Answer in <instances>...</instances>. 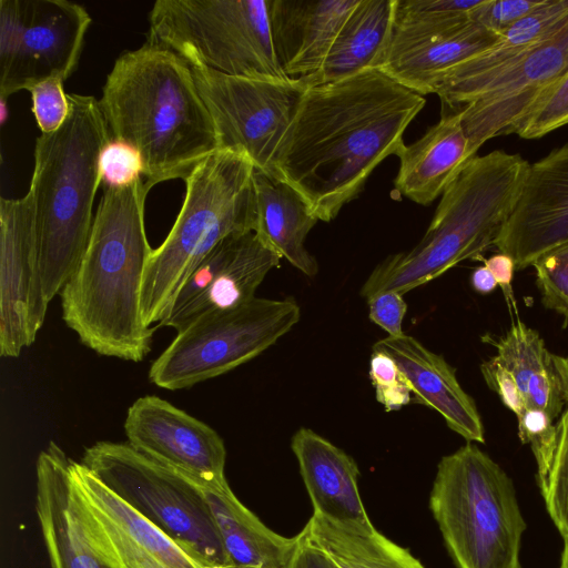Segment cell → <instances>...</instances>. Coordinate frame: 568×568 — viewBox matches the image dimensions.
Listing matches in <instances>:
<instances>
[{"instance_id":"obj_1","label":"cell","mask_w":568,"mask_h":568,"mask_svg":"<svg viewBox=\"0 0 568 568\" xmlns=\"http://www.w3.org/2000/svg\"><path fill=\"white\" fill-rule=\"evenodd\" d=\"M425 98L379 69L307 88L273 159V178L292 186L312 214L329 222L372 172L405 146Z\"/></svg>"},{"instance_id":"obj_2","label":"cell","mask_w":568,"mask_h":568,"mask_svg":"<svg viewBox=\"0 0 568 568\" xmlns=\"http://www.w3.org/2000/svg\"><path fill=\"white\" fill-rule=\"evenodd\" d=\"M144 178L104 189L79 266L60 292L62 318L95 353L141 362L155 327L144 324L142 284L152 248L144 224Z\"/></svg>"},{"instance_id":"obj_3","label":"cell","mask_w":568,"mask_h":568,"mask_svg":"<svg viewBox=\"0 0 568 568\" xmlns=\"http://www.w3.org/2000/svg\"><path fill=\"white\" fill-rule=\"evenodd\" d=\"M99 104L111 138L140 152L151 187L185 180L220 150L192 67L160 44L146 41L124 51L106 75Z\"/></svg>"},{"instance_id":"obj_4","label":"cell","mask_w":568,"mask_h":568,"mask_svg":"<svg viewBox=\"0 0 568 568\" xmlns=\"http://www.w3.org/2000/svg\"><path fill=\"white\" fill-rule=\"evenodd\" d=\"M68 98L67 121L58 131L37 138L28 192L48 302L60 294L88 246L101 183L99 158L111 139L94 97L69 93Z\"/></svg>"},{"instance_id":"obj_5","label":"cell","mask_w":568,"mask_h":568,"mask_svg":"<svg viewBox=\"0 0 568 568\" xmlns=\"http://www.w3.org/2000/svg\"><path fill=\"white\" fill-rule=\"evenodd\" d=\"M528 168L520 154L503 150L474 156L443 193L420 241L378 263L361 296L404 295L465 260L480 257L510 216Z\"/></svg>"},{"instance_id":"obj_6","label":"cell","mask_w":568,"mask_h":568,"mask_svg":"<svg viewBox=\"0 0 568 568\" xmlns=\"http://www.w3.org/2000/svg\"><path fill=\"white\" fill-rule=\"evenodd\" d=\"M254 172L244 153L221 149L186 176L181 210L145 267L141 310L146 326L166 317L189 276L219 243L254 231Z\"/></svg>"},{"instance_id":"obj_7","label":"cell","mask_w":568,"mask_h":568,"mask_svg":"<svg viewBox=\"0 0 568 568\" xmlns=\"http://www.w3.org/2000/svg\"><path fill=\"white\" fill-rule=\"evenodd\" d=\"M429 509L456 568H521L526 521L514 483L476 444L440 459Z\"/></svg>"},{"instance_id":"obj_8","label":"cell","mask_w":568,"mask_h":568,"mask_svg":"<svg viewBox=\"0 0 568 568\" xmlns=\"http://www.w3.org/2000/svg\"><path fill=\"white\" fill-rule=\"evenodd\" d=\"M150 42L191 67L229 75L287 79L270 24V0H158L149 14Z\"/></svg>"},{"instance_id":"obj_9","label":"cell","mask_w":568,"mask_h":568,"mask_svg":"<svg viewBox=\"0 0 568 568\" xmlns=\"http://www.w3.org/2000/svg\"><path fill=\"white\" fill-rule=\"evenodd\" d=\"M121 500L186 550L232 567L201 486L128 443L97 442L80 462Z\"/></svg>"},{"instance_id":"obj_10","label":"cell","mask_w":568,"mask_h":568,"mask_svg":"<svg viewBox=\"0 0 568 568\" xmlns=\"http://www.w3.org/2000/svg\"><path fill=\"white\" fill-rule=\"evenodd\" d=\"M301 317L292 297H254L204 315L178 335L149 369L160 388L176 390L225 374L253 359L288 333Z\"/></svg>"},{"instance_id":"obj_11","label":"cell","mask_w":568,"mask_h":568,"mask_svg":"<svg viewBox=\"0 0 568 568\" xmlns=\"http://www.w3.org/2000/svg\"><path fill=\"white\" fill-rule=\"evenodd\" d=\"M91 23L68 0H0V99L75 70Z\"/></svg>"},{"instance_id":"obj_12","label":"cell","mask_w":568,"mask_h":568,"mask_svg":"<svg viewBox=\"0 0 568 568\" xmlns=\"http://www.w3.org/2000/svg\"><path fill=\"white\" fill-rule=\"evenodd\" d=\"M214 123L219 149L244 153L256 171L273 175V159L306 87L298 79L229 75L192 67Z\"/></svg>"},{"instance_id":"obj_13","label":"cell","mask_w":568,"mask_h":568,"mask_svg":"<svg viewBox=\"0 0 568 568\" xmlns=\"http://www.w3.org/2000/svg\"><path fill=\"white\" fill-rule=\"evenodd\" d=\"M71 491L83 529L113 568H232L186 550L70 458Z\"/></svg>"},{"instance_id":"obj_14","label":"cell","mask_w":568,"mask_h":568,"mask_svg":"<svg viewBox=\"0 0 568 568\" xmlns=\"http://www.w3.org/2000/svg\"><path fill=\"white\" fill-rule=\"evenodd\" d=\"M468 13L416 11L397 0L393 30L378 69L423 97L435 93L447 71L487 50L500 37L471 21Z\"/></svg>"},{"instance_id":"obj_15","label":"cell","mask_w":568,"mask_h":568,"mask_svg":"<svg viewBox=\"0 0 568 568\" xmlns=\"http://www.w3.org/2000/svg\"><path fill=\"white\" fill-rule=\"evenodd\" d=\"M568 71V20L485 82L459 111L471 148L510 134L531 105Z\"/></svg>"},{"instance_id":"obj_16","label":"cell","mask_w":568,"mask_h":568,"mask_svg":"<svg viewBox=\"0 0 568 568\" xmlns=\"http://www.w3.org/2000/svg\"><path fill=\"white\" fill-rule=\"evenodd\" d=\"M42 287L30 195L0 200V355L18 357L43 325Z\"/></svg>"},{"instance_id":"obj_17","label":"cell","mask_w":568,"mask_h":568,"mask_svg":"<svg viewBox=\"0 0 568 568\" xmlns=\"http://www.w3.org/2000/svg\"><path fill=\"white\" fill-rule=\"evenodd\" d=\"M281 258L254 231L225 237L189 276L160 325L180 332L204 315L252 301Z\"/></svg>"},{"instance_id":"obj_18","label":"cell","mask_w":568,"mask_h":568,"mask_svg":"<svg viewBox=\"0 0 568 568\" xmlns=\"http://www.w3.org/2000/svg\"><path fill=\"white\" fill-rule=\"evenodd\" d=\"M124 433L134 449L182 474L209 484L226 481L222 437L159 396H142L129 407Z\"/></svg>"},{"instance_id":"obj_19","label":"cell","mask_w":568,"mask_h":568,"mask_svg":"<svg viewBox=\"0 0 568 568\" xmlns=\"http://www.w3.org/2000/svg\"><path fill=\"white\" fill-rule=\"evenodd\" d=\"M568 243V142L529 168L495 246L516 270L532 266L545 253Z\"/></svg>"},{"instance_id":"obj_20","label":"cell","mask_w":568,"mask_h":568,"mask_svg":"<svg viewBox=\"0 0 568 568\" xmlns=\"http://www.w3.org/2000/svg\"><path fill=\"white\" fill-rule=\"evenodd\" d=\"M36 511L51 568H113L92 546L71 491L70 458L54 442L36 463Z\"/></svg>"},{"instance_id":"obj_21","label":"cell","mask_w":568,"mask_h":568,"mask_svg":"<svg viewBox=\"0 0 568 568\" xmlns=\"http://www.w3.org/2000/svg\"><path fill=\"white\" fill-rule=\"evenodd\" d=\"M291 448L310 495L313 514L348 530L375 529L358 490L359 469L344 450L310 428H300Z\"/></svg>"},{"instance_id":"obj_22","label":"cell","mask_w":568,"mask_h":568,"mask_svg":"<svg viewBox=\"0 0 568 568\" xmlns=\"http://www.w3.org/2000/svg\"><path fill=\"white\" fill-rule=\"evenodd\" d=\"M393 357L409 383L413 400L439 413L447 426L468 443H485L474 399L460 386L446 359L409 335L387 336L373 346Z\"/></svg>"},{"instance_id":"obj_23","label":"cell","mask_w":568,"mask_h":568,"mask_svg":"<svg viewBox=\"0 0 568 568\" xmlns=\"http://www.w3.org/2000/svg\"><path fill=\"white\" fill-rule=\"evenodd\" d=\"M359 0H270L274 49L292 79L315 73Z\"/></svg>"},{"instance_id":"obj_24","label":"cell","mask_w":568,"mask_h":568,"mask_svg":"<svg viewBox=\"0 0 568 568\" xmlns=\"http://www.w3.org/2000/svg\"><path fill=\"white\" fill-rule=\"evenodd\" d=\"M567 20L568 0H542L536 9L503 31L494 45L442 77L435 93L442 101L443 112L460 111L493 75Z\"/></svg>"},{"instance_id":"obj_25","label":"cell","mask_w":568,"mask_h":568,"mask_svg":"<svg viewBox=\"0 0 568 568\" xmlns=\"http://www.w3.org/2000/svg\"><path fill=\"white\" fill-rule=\"evenodd\" d=\"M462 122V113L442 112L440 120L414 143L403 148L396 190L410 201L428 205L476 156Z\"/></svg>"},{"instance_id":"obj_26","label":"cell","mask_w":568,"mask_h":568,"mask_svg":"<svg viewBox=\"0 0 568 568\" xmlns=\"http://www.w3.org/2000/svg\"><path fill=\"white\" fill-rule=\"evenodd\" d=\"M495 347L493 358L510 375L525 407L541 409L557 422L568 405V357L551 353L520 320Z\"/></svg>"},{"instance_id":"obj_27","label":"cell","mask_w":568,"mask_h":568,"mask_svg":"<svg viewBox=\"0 0 568 568\" xmlns=\"http://www.w3.org/2000/svg\"><path fill=\"white\" fill-rule=\"evenodd\" d=\"M397 0H359L342 24L321 68L297 78L313 88L378 69L393 30Z\"/></svg>"},{"instance_id":"obj_28","label":"cell","mask_w":568,"mask_h":568,"mask_svg":"<svg viewBox=\"0 0 568 568\" xmlns=\"http://www.w3.org/2000/svg\"><path fill=\"white\" fill-rule=\"evenodd\" d=\"M194 480L204 493L234 568L286 566L294 550L296 536L287 538L266 527L239 500L227 480L219 484Z\"/></svg>"},{"instance_id":"obj_29","label":"cell","mask_w":568,"mask_h":568,"mask_svg":"<svg viewBox=\"0 0 568 568\" xmlns=\"http://www.w3.org/2000/svg\"><path fill=\"white\" fill-rule=\"evenodd\" d=\"M256 223L254 232L281 257L307 276L318 272L316 258L304 242L317 223L307 203L292 186L260 171L254 172Z\"/></svg>"},{"instance_id":"obj_30","label":"cell","mask_w":568,"mask_h":568,"mask_svg":"<svg viewBox=\"0 0 568 568\" xmlns=\"http://www.w3.org/2000/svg\"><path fill=\"white\" fill-rule=\"evenodd\" d=\"M310 538L338 568H425L407 549L376 529L342 528L313 514L305 525Z\"/></svg>"},{"instance_id":"obj_31","label":"cell","mask_w":568,"mask_h":568,"mask_svg":"<svg viewBox=\"0 0 568 568\" xmlns=\"http://www.w3.org/2000/svg\"><path fill=\"white\" fill-rule=\"evenodd\" d=\"M557 443L545 478L538 483L546 510L562 539H568V405L556 422Z\"/></svg>"},{"instance_id":"obj_32","label":"cell","mask_w":568,"mask_h":568,"mask_svg":"<svg viewBox=\"0 0 568 568\" xmlns=\"http://www.w3.org/2000/svg\"><path fill=\"white\" fill-rule=\"evenodd\" d=\"M568 124V71L531 105L510 134L539 139Z\"/></svg>"},{"instance_id":"obj_33","label":"cell","mask_w":568,"mask_h":568,"mask_svg":"<svg viewBox=\"0 0 568 568\" xmlns=\"http://www.w3.org/2000/svg\"><path fill=\"white\" fill-rule=\"evenodd\" d=\"M532 266L545 307L568 318V243L545 253Z\"/></svg>"},{"instance_id":"obj_34","label":"cell","mask_w":568,"mask_h":568,"mask_svg":"<svg viewBox=\"0 0 568 568\" xmlns=\"http://www.w3.org/2000/svg\"><path fill=\"white\" fill-rule=\"evenodd\" d=\"M369 378L376 400L386 412L398 410L412 400V389L405 375L384 351L373 348L369 359Z\"/></svg>"},{"instance_id":"obj_35","label":"cell","mask_w":568,"mask_h":568,"mask_svg":"<svg viewBox=\"0 0 568 568\" xmlns=\"http://www.w3.org/2000/svg\"><path fill=\"white\" fill-rule=\"evenodd\" d=\"M517 419L518 436L523 444L530 445L536 460L538 484L545 478L555 453L556 423L547 413L536 408H525L517 415Z\"/></svg>"},{"instance_id":"obj_36","label":"cell","mask_w":568,"mask_h":568,"mask_svg":"<svg viewBox=\"0 0 568 568\" xmlns=\"http://www.w3.org/2000/svg\"><path fill=\"white\" fill-rule=\"evenodd\" d=\"M144 171L140 152L125 142L111 138L100 153L99 173L104 189L131 185L143 178Z\"/></svg>"},{"instance_id":"obj_37","label":"cell","mask_w":568,"mask_h":568,"mask_svg":"<svg viewBox=\"0 0 568 568\" xmlns=\"http://www.w3.org/2000/svg\"><path fill=\"white\" fill-rule=\"evenodd\" d=\"M63 82L61 79L52 78L29 90L32 113L42 133L58 131L69 116L70 103L63 89Z\"/></svg>"},{"instance_id":"obj_38","label":"cell","mask_w":568,"mask_h":568,"mask_svg":"<svg viewBox=\"0 0 568 568\" xmlns=\"http://www.w3.org/2000/svg\"><path fill=\"white\" fill-rule=\"evenodd\" d=\"M542 0H483L469 11L471 21L501 33L536 9Z\"/></svg>"},{"instance_id":"obj_39","label":"cell","mask_w":568,"mask_h":568,"mask_svg":"<svg viewBox=\"0 0 568 568\" xmlns=\"http://www.w3.org/2000/svg\"><path fill=\"white\" fill-rule=\"evenodd\" d=\"M368 317L388 333V336H402L403 320L407 304L397 292H384L367 298Z\"/></svg>"},{"instance_id":"obj_40","label":"cell","mask_w":568,"mask_h":568,"mask_svg":"<svg viewBox=\"0 0 568 568\" xmlns=\"http://www.w3.org/2000/svg\"><path fill=\"white\" fill-rule=\"evenodd\" d=\"M284 568H338V566L312 541L304 527L296 535L294 550Z\"/></svg>"},{"instance_id":"obj_41","label":"cell","mask_w":568,"mask_h":568,"mask_svg":"<svg viewBox=\"0 0 568 568\" xmlns=\"http://www.w3.org/2000/svg\"><path fill=\"white\" fill-rule=\"evenodd\" d=\"M483 0H399L407 9L439 13H468Z\"/></svg>"},{"instance_id":"obj_42","label":"cell","mask_w":568,"mask_h":568,"mask_svg":"<svg viewBox=\"0 0 568 568\" xmlns=\"http://www.w3.org/2000/svg\"><path fill=\"white\" fill-rule=\"evenodd\" d=\"M484 265L491 272L508 302L514 300L511 290V281L516 270L514 260L509 255L499 252L484 260Z\"/></svg>"},{"instance_id":"obj_43","label":"cell","mask_w":568,"mask_h":568,"mask_svg":"<svg viewBox=\"0 0 568 568\" xmlns=\"http://www.w3.org/2000/svg\"><path fill=\"white\" fill-rule=\"evenodd\" d=\"M470 284L480 294H488L498 286L494 275L485 265L474 270L470 276Z\"/></svg>"},{"instance_id":"obj_44","label":"cell","mask_w":568,"mask_h":568,"mask_svg":"<svg viewBox=\"0 0 568 568\" xmlns=\"http://www.w3.org/2000/svg\"><path fill=\"white\" fill-rule=\"evenodd\" d=\"M559 568H568V539L564 540Z\"/></svg>"}]
</instances>
